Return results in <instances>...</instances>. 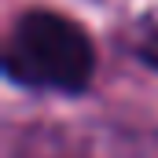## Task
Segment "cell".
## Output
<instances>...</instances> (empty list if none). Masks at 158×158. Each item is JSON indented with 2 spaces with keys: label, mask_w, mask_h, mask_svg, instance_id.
Listing matches in <instances>:
<instances>
[{
  "label": "cell",
  "mask_w": 158,
  "mask_h": 158,
  "mask_svg": "<svg viewBox=\"0 0 158 158\" xmlns=\"http://www.w3.org/2000/svg\"><path fill=\"white\" fill-rule=\"evenodd\" d=\"M4 70L26 88L81 92L96 74V48L74 19L55 11H26L7 33Z\"/></svg>",
  "instance_id": "1"
},
{
  "label": "cell",
  "mask_w": 158,
  "mask_h": 158,
  "mask_svg": "<svg viewBox=\"0 0 158 158\" xmlns=\"http://www.w3.org/2000/svg\"><path fill=\"white\" fill-rule=\"evenodd\" d=\"M140 55H143V63H151V66H158V37L151 40V44H143V48H140Z\"/></svg>",
  "instance_id": "2"
}]
</instances>
